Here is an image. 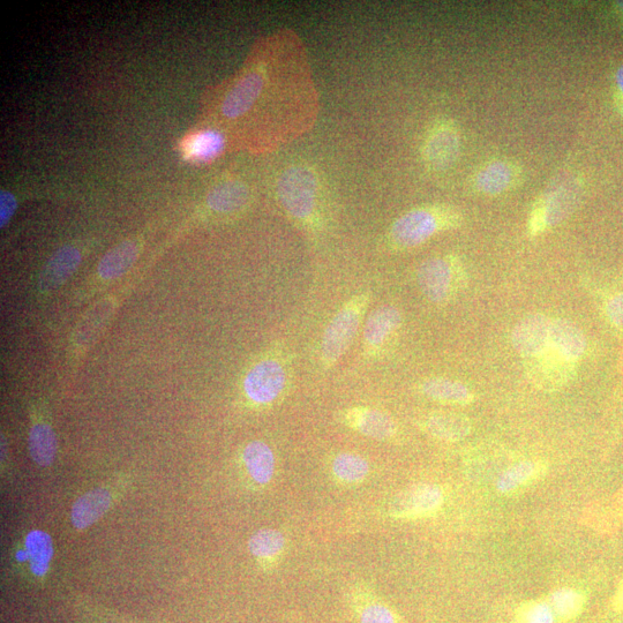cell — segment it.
Wrapping results in <instances>:
<instances>
[{
    "label": "cell",
    "mask_w": 623,
    "mask_h": 623,
    "mask_svg": "<svg viewBox=\"0 0 623 623\" xmlns=\"http://www.w3.org/2000/svg\"><path fill=\"white\" fill-rule=\"evenodd\" d=\"M426 399L450 405H468L474 402L475 395L463 382L448 378L426 379L419 386Z\"/></svg>",
    "instance_id": "cell-19"
},
{
    "label": "cell",
    "mask_w": 623,
    "mask_h": 623,
    "mask_svg": "<svg viewBox=\"0 0 623 623\" xmlns=\"http://www.w3.org/2000/svg\"><path fill=\"white\" fill-rule=\"evenodd\" d=\"M139 247L133 240H126L104 255L97 267V273L103 280H116L129 272L137 261Z\"/></svg>",
    "instance_id": "cell-23"
},
{
    "label": "cell",
    "mask_w": 623,
    "mask_h": 623,
    "mask_svg": "<svg viewBox=\"0 0 623 623\" xmlns=\"http://www.w3.org/2000/svg\"><path fill=\"white\" fill-rule=\"evenodd\" d=\"M617 85H618V88L620 89L621 94L623 95V65L620 67V69L617 72Z\"/></svg>",
    "instance_id": "cell-37"
},
{
    "label": "cell",
    "mask_w": 623,
    "mask_h": 623,
    "mask_svg": "<svg viewBox=\"0 0 623 623\" xmlns=\"http://www.w3.org/2000/svg\"><path fill=\"white\" fill-rule=\"evenodd\" d=\"M445 491L437 484L423 483L409 487L390 502L389 515L396 520L426 519L439 512L445 504Z\"/></svg>",
    "instance_id": "cell-7"
},
{
    "label": "cell",
    "mask_w": 623,
    "mask_h": 623,
    "mask_svg": "<svg viewBox=\"0 0 623 623\" xmlns=\"http://www.w3.org/2000/svg\"><path fill=\"white\" fill-rule=\"evenodd\" d=\"M521 179L519 165L507 160H497L485 164L477 171L474 186L479 193L495 197L513 190Z\"/></svg>",
    "instance_id": "cell-12"
},
{
    "label": "cell",
    "mask_w": 623,
    "mask_h": 623,
    "mask_svg": "<svg viewBox=\"0 0 623 623\" xmlns=\"http://www.w3.org/2000/svg\"><path fill=\"white\" fill-rule=\"evenodd\" d=\"M266 79L261 71H253L232 88L222 104L223 115L227 118H238L246 114L264 90Z\"/></svg>",
    "instance_id": "cell-14"
},
{
    "label": "cell",
    "mask_w": 623,
    "mask_h": 623,
    "mask_svg": "<svg viewBox=\"0 0 623 623\" xmlns=\"http://www.w3.org/2000/svg\"><path fill=\"white\" fill-rule=\"evenodd\" d=\"M613 507L615 517L623 522V491L620 493L619 498L615 500Z\"/></svg>",
    "instance_id": "cell-36"
},
{
    "label": "cell",
    "mask_w": 623,
    "mask_h": 623,
    "mask_svg": "<svg viewBox=\"0 0 623 623\" xmlns=\"http://www.w3.org/2000/svg\"><path fill=\"white\" fill-rule=\"evenodd\" d=\"M284 535L275 529H261L249 540V550L259 560H275L285 549Z\"/></svg>",
    "instance_id": "cell-28"
},
{
    "label": "cell",
    "mask_w": 623,
    "mask_h": 623,
    "mask_svg": "<svg viewBox=\"0 0 623 623\" xmlns=\"http://www.w3.org/2000/svg\"><path fill=\"white\" fill-rule=\"evenodd\" d=\"M545 599L559 623L579 618L588 604V597L583 591L570 587L555 589Z\"/></svg>",
    "instance_id": "cell-24"
},
{
    "label": "cell",
    "mask_w": 623,
    "mask_h": 623,
    "mask_svg": "<svg viewBox=\"0 0 623 623\" xmlns=\"http://www.w3.org/2000/svg\"><path fill=\"white\" fill-rule=\"evenodd\" d=\"M294 378V363L284 348L270 352L250 367L243 380L247 400L260 407L273 405L288 394Z\"/></svg>",
    "instance_id": "cell-2"
},
{
    "label": "cell",
    "mask_w": 623,
    "mask_h": 623,
    "mask_svg": "<svg viewBox=\"0 0 623 623\" xmlns=\"http://www.w3.org/2000/svg\"><path fill=\"white\" fill-rule=\"evenodd\" d=\"M243 461L254 483L265 486L273 479L276 459L273 449L266 442L255 440L243 452Z\"/></svg>",
    "instance_id": "cell-22"
},
{
    "label": "cell",
    "mask_w": 623,
    "mask_h": 623,
    "mask_svg": "<svg viewBox=\"0 0 623 623\" xmlns=\"http://www.w3.org/2000/svg\"><path fill=\"white\" fill-rule=\"evenodd\" d=\"M360 623H399L396 613L384 603L370 602L359 609Z\"/></svg>",
    "instance_id": "cell-32"
},
{
    "label": "cell",
    "mask_w": 623,
    "mask_h": 623,
    "mask_svg": "<svg viewBox=\"0 0 623 623\" xmlns=\"http://www.w3.org/2000/svg\"><path fill=\"white\" fill-rule=\"evenodd\" d=\"M462 215L449 206H425L409 210L390 227L387 244L394 251L423 245L442 231L459 227Z\"/></svg>",
    "instance_id": "cell-1"
},
{
    "label": "cell",
    "mask_w": 623,
    "mask_h": 623,
    "mask_svg": "<svg viewBox=\"0 0 623 623\" xmlns=\"http://www.w3.org/2000/svg\"><path fill=\"white\" fill-rule=\"evenodd\" d=\"M552 319L542 313L529 314L517 322L510 341L525 360L544 354L550 348Z\"/></svg>",
    "instance_id": "cell-10"
},
{
    "label": "cell",
    "mask_w": 623,
    "mask_h": 623,
    "mask_svg": "<svg viewBox=\"0 0 623 623\" xmlns=\"http://www.w3.org/2000/svg\"><path fill=\"white\" fill-rule=\"evenodd\" d=\"M402 313L396 306L381 305L367 315L363 332V352L366 357L378 358L402 326Z\"/></svg>",
    "instance_id": "cell-8"
},
{
    "label": "cell",
    "mask_w": 623,
    "mask_h": 623,
    "mask_svg": "<svg viewBox=\"0 0 623 623\" xmlns=\"http://www.w3.org/2000/svg\"><path fill=\"white\" fill-rule=\"evenodd\" d=\"M250 191L237 180H227L213 187L207 195L209 209L217 214H235L246 207Z\"/></svg>",
    "instance_id": "cell-21"
},
{
    "label": "cell",
    "mask_w": 623,
    "mask_h": 623,
    "mask_svg": "<svg viewBox=\"0 0 623 623\" xmlns=\"http://www.w3.org/2000/svg\"><path fill=\"white\" fill-rule=\"evenodd\" d=\"M461 133L449 120L435 124L425 140L424 160L434 170H445L459 157Z\"/></svg>",
    "instance_id": "cell-9"
},
{
    "label": "cell",
    "mask_w": 623,
    "mask_h": 623,
    "mask_svg": "<svg viewBox=\"0 0 623 623\" xmlns=\"http://www.w3.org/2000/svg\"><path fill=\"white\" fill-rule=\"evenodd\" d=\"M583 187L581 179L572 174H564L555 179L536 201L530 215L529 232L538 236L557 227L579 207Z\"/></svg>",
    "instance_id": "cell-5"
},
{
    "label": "cell",
    "mask_w": 623,
    "mask_h": 623,
    "mask_svg": "<svg viewBox=\"0 0 623 623\" xmlns=\"http://www.w3.org/2000/svg\"><path fill=\"white\" fill-rule=\"evenodd\" d=\"M576 364L568 362L551 348L544 354L527 360L528 374L536 385L553 389L566 384L574 373Z\"/></svg>",
    "instance_id": "cell-13"
},
{
    "label": "cell",
    "mask_w": 623,
    "mask_h": 623,
    "mask_svg": "<svg viewBox=\"0 0 623 623\" xmlns=\"http://www.w3.org/2000/svg\"><path fill=\"white\" fill-rule=\"evenodd\" d=\"M420 425L430 437L444 442L462 441L468 438L472 431L470 418L456 412H433L424 417Z\"/></svg>",
    "instance_id": "cell-17"
},
{
    "label": "cell",
    "mask_w": 623,
    "mask_h": 623,
    "mask_svg": "<svg viewBox=\"0 0 623 623\" xmlns=\"http://www.w3.org/2000/svg\"><path fill=\"white\" fill-rule=\"evenodd\" d=\"M604 313L613 328L623 329V291L614 292L605 299Z\"/></svg>",
    "instance_id": "cell-33"
},
{
    "label": "cell",
    "mask_w": 623,
    "mask_h": 623,
    "mask_svg": "<svg viewBox=\"0 0 623 623\" xmlns=\"http://www.w3.org/2000/svg\"><path fill=\"white\" fill-rule=\"evenodd\" d=\"M277 194L284 212L303 227L319 222V182L314 171L305 165L285 170L277 182Z\"/></svg>",
    "instance_id": "cell-4"
},
{
    "label": "cell",
    "mask_w": 623,
    "mask_h": 623,
    "mask_svg": "<svg viewBox=\"0 0 623 623\" xmlns=\"http://www.w3.org/2000/svg\"><path fill=\"white\" fill-rule=\"evenodd\" d=\"M54 557V545L47 532L34 530L26 538V559L34 575L47 574L50 561Z\"/></svg>",
    "instance_id": "cell-26"
},
{
    "label": "cell",
    "mask_w": 623,
    "mask_h": 623,
    "mask_svg": "<svg viewBox=\"0 0 623 623\" xmlns=\"http://www.w3.org/2000/svg\"><path fill=\"white\" fill-rule=\"evenodd\" d=\"M460 282L461 265L452 257L427 259L417 270L418 287L434 304H442L452 298Z\"/></svg>",
    "instance_id": "cell-6"
},
{
    "label": "cell",
    "mask_w": 623,
    "mask_h": 623,
    "mask_svg": "<svg viewBox=\"0 0 623 623\" xmlns=\"http://www.w3.org/2000/svg\"><path fill=\"white\" fill-rule=\"evenodd\" d=\"M224 139L220 133L209 131L194 137L190 144V154L200 161H210L221 153Z\"/></svg>",
    "instance_id": "cell-31"
},
{
    "label": "cell",
    "mask_w": 623,
    "mask_h": 623,
    "mask_svg": "<svg viewBox=\"0 0 623 623\" xmlns=\"http://www.w3.org/2000/svg\"><path fill=\"white\" fill-rule=\"evenodd\" d=\"M334 477L343 485H357L370 475V463L363 456L341 453L332 464Z\"/></svg>",
    "instance_id": "cell-27"
},
{
    "label": "cell",
    "mask_w": 623,
    "mask_h": 623,
    "mask_svg": "<svg viewBox=\"0 0 623 623\" xmlns=\"http://www.w3.org/2000/svg\"><path fill=\"white\" fill-rule=\"evenodd\" d=\"M17 209V199L10 191H0V228H5Z\"/></svg>",
    "instance_id": "cell-34"
},
{
    "label": "cell",
    "mask_w": 623,
    "mask_h": 623,
    "mask_svg": "<svg viewBox=\"0 0 623 623\" xmlns=\"http://www.w3.org/2000/svg\"><path fill=\"white\" fill-rule=\"evenodd\" d=\"M29 452L33 461L40 467H50L57 453V440L54 430L48 424L37 423L29 433Z\"/></svg>",
    "instance_id": "cell-25"
},
{
    "label": "cell",
    "mask_w": 623,
    "mask_h": 623,
    "mask_svg": "<svg viewBox=\"0 0 623 623\" xmlns=\"http://www.w3.org/2000/svg\"><path fill=\"white\" fill-rule=\"evenodd\" d=\"M112 310V304L108 300H103L90 310L75 332V342L78 344H87L99 332V330L108 320Z\"/></svg>",
    "instance_id": "cell-29"
},
{
    "label": "cell",
    "mask_w": 623,
    "mask_h": 623,
    "mask_svg": "<svg viewBox=\"0 0 623 623\" xmlns=\"http://www.w3.org/2000/svg\"><path fill=\"white\" fill-rule=\"evenodd\" d=\"M371 292L352 296L330 319L320 342V364L325 370L333 369L354 343L371 303Z\"/></svg>",
    "instance_id": "cell-3"
},
{
    "label": "cell",
    "mask_w": 623,
    "mask_h": 623,
    "mask_svg": "<svg viewBox=\"0 0 623 623\" xmlns=\"http://www.w3.org/2000/svg\"><path fill=\"white\" fill-rule=\"evenodd\" d=\"M611 610L618 614H623V577L617 585L611 598Z\"/></svg>",
    "instance_id": "cell-35"
},
{
    "label": "cell",
    "mask_w": 623,
    "mask_h": 623,
    "mask_svg": "<svg viewBox=\"0 0 623 623\" xmlns=\"http://www.w3.org/2000/svg\"><path fill=\"white\" fill-rule=\"evenodd\" d=\"M516 623H559L545 598L528 600L516 607Z\"/></svg>",
    "instance_id": "cell-30"
},
{
    "label": "cell",
    "mask_w": 623,
    "mask_h": 623,
    "mask_svg": "<svg viewBox=\"0 0 623 623\" xmlns=\"http://www.w3.org/2000/svg\"><path fill=\"white\" fill-rule=\"evenodd\" d=\"M547 465L543 461L524 460L510 464L495 480V490L501 495H514L543 478Z\"/></svg>",
    "instance_id": "cell-16"
},
{
    "label": "cell",
    "mask_w": 623,
    "mask_h": 623,
    "mask_svg": "<svg viewBox=\"0 0 623 623\" xmlns=\"http://www.w3.org/2000/svg\"><path fill=\"white\" fill-rule=\"evenodd\" d=\"M111 502V493L105 489H95L82 495L72 506L73 527L78 530L90 527L108 512Z\"/></svg>",
    "instance_id": "cell-20"
},
{
    "label": "cell",
    "mask_w": 623,
    "mask_h": 623,
    "mask_svg": "<svg viewBox=\"0 0 623 623\" xmlns=\"http://www.w3.org/2000/svg\"><path fill=\"white\" fill-rule=\"evenodd\" d=\"M81 253L74 246H64L49 259L42 269L39 288L43 292L54 291L64 284L78 269Z\"/></svg>",
    "instance_id": "cell-18"
},
{
    "label": "cell",
    "mask_w": 623,
    "mask_h": 623,
    "mask_svg": "<svg viewBox=\"0 0 623 623\" xmlns=\"http://www.w3.org/2000/svg\"><path fill=\"white\" fill-rule=\"evenodd\" d=\"M340 420L352 431L378 441L392 440L399 431L395 420L386 412L369 407L345 409Z\"/></svg>",
    "instance_id": "cell-11"
},
{
    "label": "cell",
    "mask_w": 623,
    "mask_h": 623,
    "mask_svg": "<svg viewBox=\"0 0 623 623\" xmlns=\"http://www.w3.org/2000/svg\"><path fill=\"white\" fill-rule=\"evenodd\" d=\"M550 348L568 362L577 364L588 348L583 330L567 319H552Z\"/></svg>",
    "instance_id": "cell-15"
}]
</instances>
